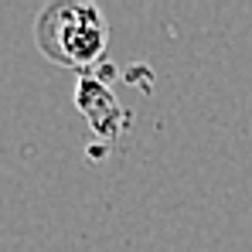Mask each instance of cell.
I'll return each mask as SVG.
<instances>
[{"label": "cell", "mask_w": 252, "mask_h": 252, "mask_svg": "<svg viewBox=\"0 0 252 252\" xmlns=\"http://www.w3.org/2000/svg\"><path fill=\"white\" fill-rule=\"evenodd\" d=\"M34 41L48 62L72 72H89L106 55L109 28L95 3L65 0V3H48L38 14Z\"/></svg>", "instance_id": "1"}]
</instances>
